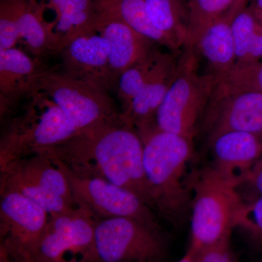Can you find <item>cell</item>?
Returning a JSON list of instances; mask_svg holds the SVG:
<instances>
[{"mask_svg": "<svg viewBox=\"0 0 262 262\" xmlns=\"http://www.w3.org/2000/svg\"><path fill=\"white\" fill-rule=\"evenodd\" d=\"M96 262H164L167 242L160 227L117 217L96 222Z\"/></svg>", "mask_w": 262, "mask_h": 262, "instance_id": "obj_7", "label": "cell"}, {"mask_svg": "<svg viewBox=\"0 0 262 262\" xmlns=\"http://www.w3.org/2000/svg\"><path fill=\"white\" fill-rule=\"evenodd\" d=\"M19 43L15 0L0 2V48L17 47Z\"/></svg>", "mask_w": 262, "mask_h": 262, "instance_id": "obj_27", "label": "cell"}, {"mask_svg": "<svg viewBox=\"0 0 262 262\" xmlns=\"http://www.w3.org/2000/svg\"><path fill=\"white\" fill-rule=\"evenodd\" d=\"M15 5L19 43L37 58L51 53L47 32L29 0H15Z\"/></svg>", "mask_w": 262, "mask_h": 262, "instance_id": "obj_23", "label": "cell"}, {"mask_svg": "<svg viewBox=\"0 0 262 262\" xmlns=\"http://www.w3.org/2000/svg\"><path fill=\"white\" fill-rule=\"evenodd\" d=\"M236 228L244 231L254 244L262 248V196L244 203Z\"/></svg>", "mask_w": 262, "mask_h": 262, "instance_id": "obj_25", "label": "cell"}, {"mask_svg": "<svg viewBox=\"0 0 262 262\" xmlns=\"http://www.w3.org/2000/svg\"><path fill=\"white\" fill-rule=\"evenodd\" d=\"M251 0H234L232 8L229 10L227 15H226L230 21L234 18L236 15L238 14L241 11L246 9L248 7V3Z\"/></svg>", "mask_w": 262, "mask_h": 262, "instance_id": "obj_31", "label": "cell"}, {"mask_svg": "<svg viewBox=\"0 0 262 262\" xmlns=\"http://www.w3.org/2000/svg\"><path fill=\"white\" fill-rule=\"evenodd\" d=\"M196 262H234L230 239L203 250L195 256Z\"/></svg>", "mask_w": 262, "mask_h": 262, "instance_id": "obj_29", "label": "cell"}, {"mask_svg": "<svg viewBox=\"0 0 262 262\" xmlns=\"http://www.w3.org/2000/svg\"><path fill=\"white\" fill-rule=\"evenodd\" d=\"M97 11L120 18L143 37L172 51L168 39L150 21L144 0H97Z\"/></svg>", "mask_w": 262, "mask_h": 262, "instance_id": "obj_21", "label": "cell"}, {"mask_svg": "<svg viewBox=\"0 0 262 262\" xmlns=\"http://www.w3.org/2000/svg\"><path fill=\"white\" fill-rule=\"evenodd\" d=\"M187 184L192 194L188 251L196 256L206 248L231 239L244 202L237 187L211 165L194 170Z\"/></svg>", "mask_w": 262, "mask_h": 262, "instance_id": "obj_3", "label": "cell"}, {"mask_svg": "<svg viewBox=\"0 0 262 262\" xmlns=\"http://www.w3.org/2000/svg\"><path fill=\"white\" fill-rule=\"evenodd\" d=\"M1 245L6 250L12 262H34L29 251L13 239H1Z\"/></svg>", "mask_w": 262, "mask_h": 262, "instance_id": "obj_30", "label": "cell"}, {"mask_svg": "<svg viewBox=\"0 0 262 262\" xmlns=\"http://www.w3.org/2000/svg\"><path fill=\"white\" fill-rule=\"evenodd\" d=\"M0 189L18 191L42 206L50 215L77 208L63 170L51 157L40 152L0 167Z\"/></svg>", "mask_w": 262, "mask_h": 262, "instance_id": "obj_6", "label": "cell"}, {"mask_svg": "<svg viewBox=\"0 0 262 262\" xmlns=\"http://www.w3.org/2000/svg\"><path fill=\"white\" fill-rule=\"evenodd\" d=\"M244 203L262 196V156L255 164L247 177L237 188Z\"/></svg>", "mask_w": 262, "mask_h": 262, "instance_id": "obj_28", "label": "cell"}, {"mask_svg": "<svg viewBox=\"0 0 262 262\" xmlns=\"http://www.w3.org/2000/svg\"><path fill=\"white\" fill-rule=\"evenodd\" d=\"M181 53L180 50L163 52L156 47L125 71L119 77L116 87L122 108L126 106L150 80L177 61Z\"/></svg>", "mask_w": 262, "mask_h": 262, "instance_id": "obj_20", "label": "cell"}, {"mask_svg": "<svg viewBox=\"0 0 262 262\" xmlns=\"http://www.w3.org/2000/svg\"><path fill=\"white\" fill-rule=\"evenodd\" d=\"M153 26L168 39L172 51H179L187 42L189 30L188 0H144Z\"/></svg>", "mask_w": 262, "mask_h": 262, "instance_id": "obj_19", "label": "cell"}, {"mask_svg": "<svg viewBox=\"0 0 262 262\" xmlns=\"http://www.w3.org/2000/svg\"><path fill=\"white\" fill-rule=\"evenodd\" d=\"M234 0H188L189 30L185 47L192 48L211 24L226 16Z\"/></svg>", "mask_w": 262, "mask_h": 262, "instance_id": "obj_24", "label": "cell"}, {"mask_svg": "<svg viewBox=\"0 0 262 262\" xmlns=\"http://www.w3.org/2000/svg\"><path fill=\"white\" fill-rule=\"evenodd\" d=\"M177 262H196L195 256L190 251H187L186 254Z\"/></svg>", "mask_w": 262, "mask_h": 262, "instance_id": "obj_33", "label": "cell"}, {"mask_svg": "<svg viewBox=\"0 0 262 262\" xmlns=\"http://www.w3.org/2000/svg\"><path fill=\"white\" fill-rule=\"evenodd\" d=\"M94 25L110 46V63L116 84L119 77L156 48L120 18L97 11ZM117 87V86H116Z\"/></svg>", "mask_w": 262, "mask_h": 262, "instance_id": "obj_17", "label": "cell"}, {"mask_svg": "<svg viewBox=\"0 0 262 262\" xmlns=\"http://www.w3.org/2000/svg\"><path fill=\"white\" fill-rule=\"evenodd\" d=\"M208 145L211 166L237 188L262 156V135L252 133L227 131L213 137Z\"/></svg>", "mask_w": 262, "mask_h": 262, "instance_id": "obj_16", "label": "cell"}, {"mask_svg": "<svg viewBox=\"0 0 262 262\" xmlns=\"http://www.w3.org/2000/svg\"><path fill=\"white\" fill-rule=\"evenodd\" d=\"M251 4L249 8L254 12L255 13H259L262 12V0H251Z\"/></svg>", "mask_w": 262, "mask_h": 262, "instance_id": "obj_32", "label": "cell"}, {"mask_svg": "<svg viewBox=\"0 0 262 262\" xmlns=\"http://www.w3.org/2000/svg\"><path fill=\"white\" fill-rule=\"evenodd\" d=\"M37 89L46 93L61 108L78 131L111 121L120 115L108 91L58 70L45 71Z\"/></svg>", "mask_w": 262, "mask_h": 262, "instance_id": "obj_8", "label": "cell"}, {"mask_svg": "<svg viewBox=\"0 0 262 262\" xmlns=\"http://www.w3.org/2000/svg\"><path fill=\"white\" fill-rule=\"evenodd\" d=\"M236 63L262 61V24L249 7L231 21Z\"/></svg>", "mask_w": 262, "mask_h": 262, "instance_id": "obj_22", "label": "cell"}, {"mask_svg": "<svg viewBox=\"0 0 262 262\" xmlns=\"http://www.w3.org/2000/svg\"><path fill=\"white\" fill-rule=\"evenodd\" d=\"M256 14V13H255ZM256 16L258 17V19H259L260 20H261V24H262V12L259 13H256Z\"/></svg>", "mask_w": 262, "mask_h": 262, "instance_id": "obj_34", "label": "cell"}, {"mask_svg": "<svg viewBox=\"0 0 262 262\" xmlns=\"http://www.w3.org/2000/svg\"><path fill=\"white\" fill-rule=\"evenodd\" d=\"M51 158L64 173L76 206L96 222L126 217L160 227L153 210L134 193L104 179L76 175Z\"/></svg>", "mask_w": 262, "mask_h": 262, "instance_id": "obj_9", "label": "cell"}, {"mask_svg": "<svg viewBox=\"0 0 262 262\" xmlns=\"http://www.w3.org/2000/svg\"><path fill=\"white\" fill-rule=\"evenodd\" d=\"M192 48L204 58L209 69L208 73L217 81L225 79L236 64L231 21L226 16L206 28Z\"/></svg>", "mask_w": 262, "mask_h": 262, "instance_id": "obj_18", "label": "cell"}, {"mask_svg": "<svg viewBox=\"0 0 262 262\" xmlns=\"http://www.w3.org/2000/svg\"><path fill=\"white\" fill-rule=\"evenodd\" d=\"M96 224L79 208L50 215L42 235L29 253L34 262H96Z\"/></svg>", "mask_w": 262, "mask_h": 262, "instance_id": "obj_10", "label": "cell"}, {"mask_svg": "<svg viewBox=\"0 0 262 262\" xmlns=\"http://www.w3.org/2000/svg\"><path fill=\"white\" fill-rule=\"evenodd\" d=\"M5 119L0 139V167L61 144L78 130L46 93L37 89Z\"/></svg>", "mask_w": 262, "mask_h": 262, "instance_id": "obj_4", "label": "cell"}, {"mask_svg": "<svg viewBox=\"0 0 262 262\" xmlns=\"http://www.w3.org/2000/svg\"><path fill=\"white\" fill-rule=\"evenodd\" d=\"M216 82L211 74L200 72L195 50L184 48L173 81L157 113V127L194 140Z\"/></svg>", "mask_w": 262, "mask_h": 262, "instance_id": "obj_5", "label": "cell"}, {"mask_svg": "<svg viewBox=\"0 0 262 262\" xmlns=\"http://www.w3.org/2000/svg\"><path fill=\"white\" fill-rule=\"evenodd\" d=\"M47 68L37 57L18 47L0 48V115L1 121L20 107V103L37 89Z\"/></svg>", "mask_w": 262, "mask_h": 262, "instance_id": "obj_14", "label": "cell"}, {"mask_svg": "<svg viewBox=\"0 0 262 262\" xmlns=\"http://www.w3.org/2000/svg\"><path fill=\"white\" fill-rule=\"evenodd\" d=\"M49 217L46 209L22 193L0 189L1 239H13L30 252L42 235Z\"/></svg>", "mask_w": 262, "mask_h": 262, "instance_id": "obj_15", "label": "cell"}, {"mask_svg": "<svg viewBox=\"0 0 262 262\" xmlns=\"http://www.w3.org/2000/svg\"><path fill=\"white\" fill-rule=\"evenodd\" d=\"M49 39L51 53H58L76 36L94 25L97 0H29Z\"/></svg>", "mask_w": 262, "mask_h": 262, "instance_id": "obj_13", "label": "cell"}, {"mask_svg": "<svg viewBox=\"0 0 262 262\" xmlns=\"http://www.w3.org/2000/svg\"><path fill=\"white\" fill-rule=\"evenodd\" d=\"M140 136L150 208L178 226L185 221L192 206L186 171L194 154V140L158 127Z\"/></svg>", "mask_w": 262, "mask_h": 262, "instance_id": "obj_2", "label": "cell"}, {"mask_svg": "<svg viewBox=\"0 0 262 262\" xmlns=\"http://www.w3.org/2000/svg\"><path fill=\"white\" fill-rule=\"evenodd\" d=\"M59 54V72L73 78L96 84L110 92L116 89L110 63V46L94 25L76 36Z\"/></svg>", "mask_w": 262, "mask_h": 262, "instance_id": "obj_12", "label": "cell"}, {"mask_svg": "<svg viewBox=\"0 0 262 262\" xmlns=\"http://www.w3.org/2000/svg\"><path fill=\"white\" fill-rule=\"evenodd\" d=\"M199 130L207 143L227 131L262 135V94L226 80L217 81Z\"/></svg>", "mask_w": 262, "mask_h": 262, "instance_id": "obj_11", "label": "cell"}, {"mask_svg": "<svg viewBox=\"0 0 262 262\" xmlns=\"http://www.w3.org/2000/svg\"><path fill=\"white\" fill-rule=\"evenodd\" d=\"M222 80L262 94V61L236 63L227 77Z\"/></svg>", "mask_w": 262, "mask_h": 262, "instance_id": "obj_26", "label": "cell"}, {"mask_svg": "<svg viewBox=\"0 0 262 262\" xmlns=\"http://www.w3.org/2000/svg\"><path fill=\"white\" fill-rule=\"evenodd\" d=\"M143 149L138 131L120 115L38 152L58 160L76 175L104 179L126 189L150 207Z\"/></svg>", "mask_w": 262, "mask_h": 262, "instance_id": "obj_1", "label": "cell"}]
</instances>
